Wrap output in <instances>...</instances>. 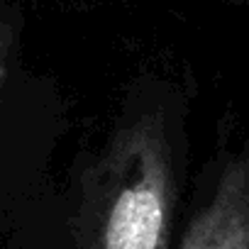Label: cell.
<instances>
[{
    "label": "cell",
    "mask_w": 249,
    "mask_h": 249,
    "mask_svg": "<svg viewBox=\"0 0 249 249\" xmlns=\"http://www.w3.org/2000/svg\"><path fill=\"white\" fill-rule=\"evenodd\" d=\"M176 193L174 147L161 115L124 124L90 171L83 249H169Z\"/></svg>",
    "instance_id": "6da1fadb"
},
{
    "label": "cell",
    "mask_w": 249,
    "mask_h": 249,
    "mask_svg": "<svg viewBox=\"0 0 249 249\" xmlns=\"http://www.w3.org/2000/svg\"><path fill=\"white\" fill-rule=\"evenodd\" d=\"M178 249H249V144L220 166Z\"/></svg>",
    "instance_id": "7a4b0ae2"
},
{
    "label": "cell",
    "mask_w": 249,
    "mask_h": 249,
    "mask_svg": "<svg viewBox=\"0 0 249 249\" xmlns=\"http://www.w3.org/2000/svg\"><path fill=\"white\" fill-rule=\"evenodd\" d=\"M15 27L10 22H0V103H3V93L10 78V66H13V54H15Z\"/></svg>",
    "instance_id": "3957f363"
}]
</instances>
